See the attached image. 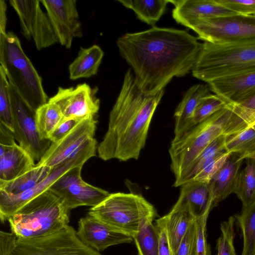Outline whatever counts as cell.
I'll return each mask as SVG.
<instances>
[{
	"label": "cell",
	"instance_id": "6da1fadb",
	"mask_svg": "<svg viewBox=\"0 0 255 255\" xmlns=\"http://www.w3.org/2000/svg\"><path fill=\"white\" fill-rule=\"evenodd\" d=\"M117 44L132 68L139 89L150 95L164 90L174 77L192 71L202 45L185 30L155 26L127 33L118 39Z\"/></svg>",
	"mask_w": 255,
	"mask_h": 255
},
{
	"label": "cell",
	"instance_id": "7a4b0ae2",
	"mask_svg": "<svg viewBox=\"0 0 255 255\" xmlns=\"http://www.w3.org/2000/svg\"><path fill=\"white\" fill-rule=\"evenodd\" d=\"M164 91L151 95L143 93L136 84L131 69L127 71L110 113L107 131L98 146L101 159L122 161L138 159Z\"/></svg>",
	"mask_w": 255,
	"mask_h": 255
},
{
	"label": "cell",
	"instance_id": "3957f363",
	"mask_svg": "<svg viewBox=\"0 0 255 255\" xmlns=\"http://www.w3.org/2000/svg\"><path fill=\"white\" fill-rule=\"evenodd\" d=\"M70 211L48 189L30 200L8 220L17 239L50 235L69 225Z\"/></svg>",
	"mask_w": 255,
	"mask_h": 255
},
{
	"label": "cell",
	"instance_id": "277c9868",
	"mask_svg": "<svg viewBox=\"0 0 255 255\" xmlns=\"http://www.w3.org/2000/svg\"><path fill=\"white\" fill-rule=\"evenodd\" d=\"M208 83L220 78L255 71V42L212 43L204 41L192 70Z\"/></svg>",
	"mask_w": 255,
	"mask_h": 255
},
{
	"label": "cell",
	"instance_id": "5b68a950",
	"mask_svg": "<svg viewBox=\"0 0 255 255\" xmlns=\"http://www.w3.org/2000/svg\"><path fill=\"white\" fill-rule=\"evenodd\" d=\"M0 63L9 84L33 110L48 102L41 76L11 31L0 34Z\"/></svg>",
	"mask_w": 255,
	"mask_h": 255
},
{
	"label": "cell",
	"instance_id": "8992f818",
	"mask_svg": "<svg viewBox=\"0 0 255 255\" xmlns=\"http://www.w3.org/2000/svg\"><path fill=\"white\" fill-rule=\"evenodd\" d=\"M232 115L227 105L203 122L195 126L180 138L171 141L169 148L171 170L174 173L175 187H179L182 178L197 156L213 141L224 134Z\"/></svg>",
	"mask_w": 255,
	"mask_h": 255
},
{
	"label": "cell",
	"instance_id": "52a82bcc",
	"mask_svg": "<svg viewBox=\"0 0 255 255\" xmlns=\"http://www.w3.org/2000/svg\"><path fill=\"white\" fill-rule=\"evenodd\" d=\"M88 214L132 238L144 220L155 218L156 211L140 194L117 192L110 193L100 204L91 207Z\"/></svg>",
	"mask_w": 255,
	"mask_h": 255
},
{
	"label": "cell",
	"instance_id": "ba28073f",
	"mask_svg": "<svg viewBox=\"0 0 255 255\" xmlns=\"http://www.w3.org/2000/svg\"><path fill=\"white\" fill-rule=\"evenodd\" d=\"M185 26L212 43L255 42V16L235 14L189 21Z\"/></svg>",
	"mask_w": 255,
	"mask_h": 255
},
{
	"label": "cell",
	"instance_id": "9c48e42d",
	"mask_svg": "<svg viewBox=\"0 0 255 255\" xmlns=\"http://www.w3.org/2000/svg\"><path fill=\"white\" fill-rule=\"evenodd\" d=\"M9 255H102L85 245L69 225L46 236L16 239Z\"/></svg>",
	"mask_w": 255,
	"mask_h": 255
},
{
	"label": "cell",
	"instance_id": "30bf717a",
	"mask_svg": "<svg viewBox=\"0 0 255 255\" xmlns=\"http://www.w3.org/2000/svg\"><path fill=\"white\" fill-rule=\"evenodd\" d=\"M98 146L97 141L94 138L73 158L52 168L50 174L44 180L31 189L15 195H8L0 192L1 222L4 223L26 203L48 190L67 171L76 166L84 165L89 159L96 156Z\"/></svg>",
	"mask_w": 255,
	"mask_h": 255
},
{
	"label": "cell",
	"instance_id": "8fae6325",
	"mask_svg": "<svg viewBox=\"0 0 255 255\" xmlns=\"http://www.w3.org/2000/svg\"><path fill=\"white\" fill-rule=\"evenodd\" d=\"M9 92L15 139L21 147L38 162L51 142L40 137L36 123V112L10 84Z\"/></svg>",
	"mask_w": 255,
	"mask_h": 255
},
{
	"label": "cell",
	"instance_id": "7c38bea8",
	"mask_svg": "<svg viewBox=\"0 0 255 255\" xmlns=\"http://www.w3.org/2000/svg\"><path fill=\"white\" fill-rule=\"evenodd\" d=\"M83 166H76L67 171L49 189L70 210L80 206H96L110 194L82 179L81 173Z\"/></svg>",
	"mask_w": 255,
	"mask_h": 255
},
{
	"label": "cell",
	"instance_id": "4fadbf2b",
	"mask_svg": "<svg viewBox=\"0 0 255 255\" xmlns=\"http://www.w3.org/2000/svg\"><path fill=\"white\" fill-rule=\"evenodd\" d=\"M40 2L37 0L9 1L17 14L22 34L28 40L32 38L38 50L58 42L49 17L41 9Z\"/></svg>",
	"mask_w": 255,
	"mask_h": 255
},
{
	"label": "cell",
	"instance_id": "5bb4252c",
	"mask_svg": "<svg viewBox=\"0 0 255 255\" xmlns=\"http://www.w3.org/2000/svg\"><path fill=\"white\" fill-rule=\"evenodd\" d=\"M97 123L95 116L81 120L62 139L51 142L36 164L52 169L73 158L95 138Z\"/></svg>",
	"mask_w": 255,
	"mask_h": 255
},
{
	"label": "cell",
	"instance_id": "9a60e30c",
	"mask_svg": "<svg viewBox=\"0 0 255 255\" xmlns=\"http://www.w3.org/2000/svg\"><path fill=\"white\" fill-rule=\"evenodd\" d=\"M96 93L86 83L78 84L75 87H59L48 102L59 108L64 119L83 120L95 116L99 110L100 102Z\"/></svg>",
	"mask_w": 255,
	"mask_h": 255
},
{
	"label": "cell",
	"instance_id": "2e32d148",
	"mask_svg": "<svg viewBox=\"0 0 255 255\" xmlns=\"http://www.w3.org/2000/svg\"><path fill=\"white\" fill-rule=\"evenodd\" d=\"M60 44L71 48L73 39L82 36V25L75 0H42Z\"/></svg>",
	"mask_w": 255,
	"mask_h": 255
},
{
	"label": "cell",
	"instance_id": "e0dca14e",
	"mask_svg": "<svg viewBox=\"0 0 255 255\" xmlns=\"http://www.w3.org/2000/svg\"><path fill=\"white\" fill-rule=\"evenodd\" d=\"M76 233L85 245L98 252L113 245L133 241L131 236L115 230L90 214L80 219Z\"/></svg>",
	"mask_w": 255,
	"mask_h": 255
},
{
	"label": "cell",
	"instance_id": "ac0fdd59",
	"mask_svg": "<svg viewBox=\"0 0 255 255\" xmlns=\"http://www.w3.org/2000/svg\"><path fill=\"white\" fill-rule=\"evenodd\" d=\"M208 84L227 104H234L255 94V71L220 78Z\"/></svg>",
	"mask_w": 255,
	"mask_h": 255
},
{
	"label": "cell",
	"instance_id": "d6986e66",
	"mask_svg": "<svg viewBox=\"0 0 255 255\" xmlns=\"http://www.w3.org/2000/svg\"><path fill=\"white\" fill-rule=\"evenodd\" d=\"M169 2L174 6L172 12L173 18L183 25L196 19L238 14L222 6L216 0H178Z\"/></svg>",
	"mask_w": 255,
	"mask_h": 255
},
{
	"label": "cell",
	"instance_id": "ffe728a7",
	"mask_svg": "<svg viewBox=\"0 0 255 255\" xmlns=\"http://www.w3.org/2000/svg\"><path fill=\"white\" fill-rule=\"evenodd\" d=\"M34 161L16 142L0 144V180L9 181L22 175L35 166Z\"/></svg>",
	"mask_w": 255,
	"mask_h": 255
},
{
	"label": "cell",
	"instance_id": "44dd1931",
	"mask_svg": "<svg viewBox=\"0 0 255 255\" xmlns=\"http://www.w3.org/2000/svg\"><path fill=\"white\" fill-rule=\"evenodd\" d=\"M244 160L239 155L231 153L208 184L213 208L234 192L239 169Z\"/></svg>",
	"mask_w": 255,
	"mask_h": 255
},
{
	"label": "cell",
	"instance_id": "7402d4cb",
	"mask_svg": "<svg viewBox=\"0 0 255 255\" xmlns=\"http://www.w3.org/2000/svg\"><path fill=\"white\" fill-rule=\"evenodd\" d=\"M180 187L179 198L173 208L188 209L196 219L209 214L213 207L208 184L192 180Z\"/></svg>",
	"mask_w": 255,
	"mask_h": 255
},
{
	"label": "cell",
	"instance_id": "603a6c76",
	"mask_svg": "<svg viewBox=\"0 0 255 255\" xmlns=\"http://www.w3.org/2000/svg\"><path fill=\"white\" fill-rule=\"evenodd\" d=\"M210 94L208 86L203 84L193 85L187 91L175 111L174 136L172 140L178 139L190 129L197 106L204 97Z\"/></svg>",
	"mask_w": 255,
	"mask_h": 255
},
{
	"label": "cell",
	"instance_id": "cb8c5ba5",
	"mask_svg": "<svg viewBox=\"0 0 255 255\" xmlns=\"http://www.w3.org/2000/svg\"><path fill=\"white\" fill-rule=\"evenodd\" d=\"M103 56V51L97 45L81 47L77 56L69 65L70 79L75 80L96 75Z\"/></svg>",
	"mask_w": 255,
	"mask_h": 255
},
{
	"label": "cell",
	"instance_id": "d4e9b609",
	"mask_svg": "<svg viewBox=\"0 0 255 255\" xmlns=\"http://www.w3.org/2000/svg\"><path fill=\"white\" fill-rule=\"evenodd\" d=\"M162 217L168 240L175 255L188 228L196 218L188 209L174 208Z\"/></svg>",
	"mask_w": 255,
	"mask_h": 255
},
{
	"label": "cell",
	"instance_id": "484cf974",
	"mask_svg": "<svg viewBox=\"0 0 255 255\" xmlns=\"http://www.w3.org/2000/svg\"><path fill=\"white\" fill-rule=\"evenodd\" d=\"M52 170L49 167L36 164L31 170L14 180L9 181L0 180V192L8 195L22 193L34 188L44 180Z\"/></svg>",
	"mask_w": 255,
	"mask_h": 255
},
{
	"label": "cell",
	"instance_id": "4316f807",
	"mask_svg": "<svg viewBox=\"0 0 255 255\" xmlns=\"http://www.w3.org/2000/svg\"><path fill=\"white\" fill-rule=\"evenodd\" d=\"M228 105L231 108L232 115L227 125L225 135L241 132L255 123V94L241 102Z\"/></svg>",
	"mask_w": 255,
	"mask_h": 255
},
{
	"label": "cell",
	"instance_id": "83f0119b",
	"mask_svg": "<svg viewBox=\"0 0 255 255\" xmlns=\"http://www.w3.org/2000/svg\"><path fill=\"white\" fill-rule=\"evenodd\" d=\"M127 8L132 10L142 21L153 26L164 13L168 3L167 0H118Z\"/></svg>",
	"mask_w": 255,
	"mask_h": 255
},
{
	"label": "cell",
	"instance_id": "f1b7e54d",
	"mask_svg": "<svg viewBox=\"0 0 255 255\" xmlns=\"http://www.w3.org/2000/svg\"><path fill=\"white\" fill-rule=\"evenodd\" d=\"M226 148L243 158H255V123L238 133L226 136Z\"/></svg>",
	"mask_w": 255,
	"mask_h": 255
},
{
	"label": "cell",
	"instance_id": "f546056e",
	"mask_svg": "<svg viewBox=\"0 0 255 255\" xmlns=\"http://www.w3.org/2000/svg\"><path fill=\"white\" fill-rule=\"evenodd\" d=\"M154 219L151 217L144 220L132 237L138 255H159V237L152 223Z\"/></svg>",
	"mask_w": 255,
	"mask_h": 255
},
{
	"label": "cell",
	"instance_id": "4dcf8cb0",
	"mask_svg": "<svg viewBox=\"0 0 255 255\" xmlns=\"http://www.w3.org/2000/svg\"><path fill=\"white\" fill-rule=\"evenodd\" d=\"M245 168L239 173L234 191L247 207L255 201V158H248Z\"/></svg>",
	"mask_w": 255,
	"mask_h": 255
},
{
	"label": "cell",
	"instance_id": "1f68e13d",
	"mask_svg": "<svg viewBox=\"0 0 255 255\" xmlns=\"http://www.w3.org/2000/svg\"><path fill=\"white\" fill-rule=\"evenodd\" d=\"M241 229L243 249L241 255H255V201L243 207L241 213L234 216Z\"/></svg>",
	"mask_w": 255,
	"mask_h": 255
},
{
	"label": "cell",
	"instance_id": "d6a6232c",
	"mask_svg": "<svg viewBox=\"0 0 255 255\" xmlns=\"http://www.w3.org/2000/svg\"><path fill=\"white\" fill-rule=\"evenodd\" d=\"M63 119L59 108L53 103L48 102L39 108L35 112V120L40 137L48 139Z\"/></svg>",
	"mask_w": 255,
	"mask_h": 255
},
{
	"label": "cell",
	"instance_id": "836d02e7",
	"mask_svg": "<svg viewBox=\"0 0 255 255\" xmlns=\"http://www.w3.org/2000/svg\"><path fill=\"white\" fill-rule=\"evenodd\" d=\"M225 150L226 135L222 134L213 141L195 159L182 178L179 187L190 181L207 160Z\"/></svg>",
	"mask_w": 255,
	"mask_h": 255
},
{
	"label": "cell",
	"instance_id": "e575fe53",
	"mask_svg": "<svg viewBox=\"0 0 255 255\" xmlns=\"http://www.w3.org/2000/svg\"><path fill=\"white\" fill-rule=\"evenodd\" d=\"M227 105L226 102L216 94H210L204 97L195 109L190 129L205 121Z\"/></svg>",
	"mask_w": 255,
	"mask_h": 255
},
{
	"label": "cell",
	"instance_id": "d590c367",
	"mask_svg": "<svg viewBox=\"0 0 255 255\" xmlns=\"http://www.w3.org/2000/svg\"><path fill=\"white\" fill-rule=\"evenodd\" d=\"M9 86L6 74L2 68L0 66V123L13 132Z\"/></svg>",
	"mask_w": 255,
	"mask_h": 255
},
{
	"label": "cell",
	"instance_id": "8d00e7d4",
	"mask_svg": "<svg viewBox=\"0 0 255 255\" xmlns=\"http://www.w3.org/2000/svg\"><path fill=\"white\" fill-rule=\"evenodd\" d=\"M234 216L221 224V235L217 243V255H237L234 246Z\"/></svg>",
	"mask_w": 255,
	"mask_h": 255
},
{
	"label": "cell",
	"instance_id": "74e56055",
	"mask_svg": "<svg viewBox=\"0 0 255 255\" xmlns=\"http://www.w3.org/2000/svg\"><path fill=\"white\" fill-rule=\"evenodd\" d=\"M231 153L227 150L217 154L202 165L191 180L209 184L212 178L222 167Z\"/></svg>",
	"mask_w": 255,
	"mask_h": 255
},
{
	"label": "cell",
	"instance_id": "f35d334b",
	"mask_svg": "<svg viewBox=\"0 0 255 255\" xmlns=\"http://www.w3.org/2000/svg\"><path fill=\"white\" fill-rule=\"evenodd\" d=\"M196 220L188 228L175 255H198Z\"/></svg>",
	"mask_w": 255,
	"mask_h": 255
},
{
	"label": "cell",
	"instance_id": "ab89813d",
	"mask_svg": "<svg viewBox=\"0 0 255 255\" xmlns=\"http://www.w3.org/2000/svg\"><path fill=\"white\" fill-rule=\"evenodd\" d=\"M209 213L198 218L196 224V243L198 255H210V248L206 239V224Z\"/></svg>",
	"mask_w": 255,
	"mask_h": 255
},
{
	"label": "cell",
	"instance_id": "60d3db41",
	"mask_svg": "<svg viewBox=\"0 0 255 255\" xmlns=\"http://www.w3.org/2000/svg\"><path fill=\"white\" fill-rule=\"evenodd\" d=\"M220 5L238 14H255V0H216Z\"/></svg>",
	"mask_w": 255,
	"mask_h": 255
},
{
	"label": "cell",
	"instance_id": "b9f144b4",
	"mask_svg": "<svg viewBox=\"0 0 255 255\" xmlns=\"http://www.w3.org/2000/svg\"><path fill=\"white\" fill-rule=\"evenodd\" d=\"M155 226L159 237V255H173L163 217L156 221Z\"/></svg>",
	"mask_w": 255,
	"mask_h": 255
},
{
	"label": "cell",
	"instance_id": "7bdbcfd3",
	"mask_svg": "<svg viewBox=\"0 0 255 255\" xmlns=\"http://www.w3.org/2000/svg\"><path fill=\"white\" fill-rule=\"evenodd\" d=\"M81 120H82L63 118L50 135L48 139L51 142L59 141L68 134Z\"/></svg>",
	"mask_w": 255,
	"mask_h": 255
},
{
	"label": "cell",
	"instance_id": "ee69618b",
	"mask_svg": "<svg viewBox=\"0 0 255 255\" xmlns=\"http://www.w3.org/2000/svg\"><path fill=\"white\" fill-rule=\"evenodd\" d=\"M6 4L4 0H0V34H5L6 25Z\"/></svg>",
	"mask_w": 255,
	"mask_h": 255
},
{
	"label": "cell",
	"instance_id": "f6af8a7d",
	"mask_svg": "<svg viewBox=\"0 0 255 255\" xmlns=\"http://www.w3.org/2000/svg\"><path fill=\"white\" fill-rule=\"evenodd\" d=\"M251 15H255V14H251Z\"/></svg>",
	"mask_w": 255,
	"mask_h": 255
}]
</instances>
